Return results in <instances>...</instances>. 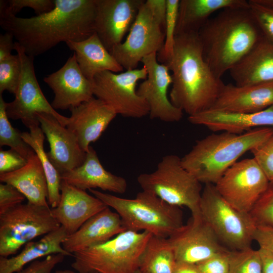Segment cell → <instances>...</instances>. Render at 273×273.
<instances>
[{"label":"cell","mask_w":273,"mask_h":273,"mask_svg":"<svg viewBox=\"0 0 273 273\" xmlns=\"http://www.w3.org/2000/svg\"><path fill=\"white\" fill-rule=\"evenodd\" d=\"M166 65L172 72L170 101L189 116L210 109L225 85L205 61L198 33L175 35Z\"/></svg>","instance_id":"obj_2"},{"label":"cell","mask_w":273,"mask_h":273,"mask_svg":"<svg viewBox=\"0 0 273 273\" xmlns=\"http://www.w3.org/2000/svg\"><path fill=\"white\" fill-rule=\"evenodd\" d=\"M147 77L145 66L140 69L126 70L119 73L111 71L100 72L92 82L94 95L123 117L140 118L149 114L146 101L136 92L140 80Z\"/></svg>","instance_id":"obj_10"},{"label":"cell","mask_w":273,"mask_h":273,"mask_svg":"<svg viewBox=\"0 0 273 273\" xmlns=\"http://www.w3.org/2000/svg\"><path fill=\"white\" fill-rule=\"evenodd\" d=\"M54 273H77L70 269H60L56 270Z\"/></svg>","instance_id":"obj_49"},{"label":"cell","mask_w":273,"mask_h":273,"mask_svg":"<svg viewBox=\"0 0 273 273\" xmlns=\"http://www.w3.org/2000/svg\"><path fill=\"white\" fill-rule=\"evenodd\" d=\"M125 231L119 214L108 206L88 219L75 232L68 235L62 247L73 255L105 243Z\"/></svg>","instance_id":"obj_21"},{"label":"cell","mask_w":273,"mask_h":273,"mask_svg":"<svg viewBox=\"0 0 273 273\" xmlns=\"http://www.w3.org/2000/svg\"><path fill=\"white\" fill-rule=\"evenodd\" d=\"M144 0H96L95 32L110 52L122 42Z\"/></svg>","instance_id":"obj_16"},{"label":"cell","mask_w":273,"mask_h":273,"mask_svg":"<svg viewBox=\"0 0 273 273\" xmlns=\"http://www.w3.org/2000/svg\"><path fill=\"white\" fill-rule=\"evenodd\" d=\"M13 35L6 32L0 35V62L10 57L12 50H14Z\"/></svg>","instance_id":"obj_45"},{"label":"cell","mask_w":273,"mask_h":273,"mask_svg":"<svg viewBox=\"0 0 273 273\" xmlns=\"http://www.w3.org/2000/svg\"><path fill=\"white\" fill-rule=\"evenodd\" d=\"M25 197L14 186L6 183L0 184V214L22 203Z\"/></svg>","instance_id":"obj_41"},{"label":"cell","mask_w":273,"mask_h":273,"mask_svg":"<svg viewBox=\"0 0 273 273\" xmlns=\"http://www.w3.org/2000/svg\"><path fill=\"white\" fill-rule=\"evenodd\" d=\"M245 0H180L175 35L198 33L215 12L230 8H249Z\"/></svg>","instance_id":"obj_29"},{"label":"cell","mask_w":273,"mask_h":273,"mask_svg":"<svg viewBox=\"0 0 273 273\" xmlns=\"http://www.w3.org/2000/svg\"><path fill=\"white\" fill-rule=\"evenodd\" d=\"M0 181L16 188L28 202L49 207L48 183L43 168L36 153L27 160L26 164L22 168L0 174Z\"/></svg>","instance_id":"obj_27"},{"label":"cell","mask_w":273,"mask_h":273,"mask_svg":"<svg viewBox=\"0 0 273 273\" xmlns=\"http://www.w3.org/2000/svg\"><path fill=\"white\" fill-rule=\"evenodd\" d=\"M60 226L50 207L20 204L0 214V256L15 255L27 243Z\"/></svg>","instance_id":"obj_9"},{"label":"cell","mask_w":273,"mask_h":273,"mask_svg":"<svg viewBox=\"0 0 273 273\" xmlns=\"http://www.w3.org/2000/svg\"><path fill=\"white\" fill-rule=\"evenodd\" d=\"M70 111L66 127L76 135L85 152L89 144L99 139L117 115L110 107L94 97Z\"/></svg>","instance_id":"obj_20"},{"label":"cell","mask_w":273,"mask_h":273,"mask_svg":"<svg viewBox=\"0 0 273 273\" xmlns=\"http://www.w3.org/2000/svg\"><path fill=\"white\" fill-rule=\"evenodd\" d=\"M251 152L269 181L273 183V134L263 144Z\"/></svg>","instance_id":"obj_39"},{"label":"cell","mask_w":273,"mask_h":273,"mask_svg":"<svg viewBox=\"0 0 273 273\" xmlns=\"http://www.w3.org/2000/svg\"><path fill=\"white\" fill-rule=\"evenodd\" d=\"M6 102L0 95V146H7L28 160L35 154L22 138V132L11 125L6 110Z\"/></svg>","instance_id":"obj_32"},{"label":"cell","mask_w":273,"mask_h":273,"mask_svg":"<svg viewBox=\"0 0 273 273\" xmlns=\"http://www.w3.org/2000/svg\"><path fill=\"white\" fill-rule=\"evenodd\" d=\"M21 63L19 55H12L0 62V95L8 91L15 95L20 79Z\"/></svg>","instance_id":"obj_35"},{"label":"cell","mask_w":273,"mask_h":273,"mask_svg":"<svg viewBox=\"0 0 273 273\" xmlns=\"http://www.w3.org/2000/svg\"><path fill=\"white\" fill-rule=\"evenodd\" d=\"M262 262L259 250L251 247L230 250L229 273H261Z\"/></svg>","instance_id":"obj_33"},{"label":"cell","mask_w":273,"mask_h":273,"mask_svg":"<svg viewBox=\"0 0 273 273\" xmlns=\"http://www.w3.org/2000/svg\"><path fill=\"white\" fill-rule=\"evenodd\" d=\"M29 132H22L23 140L34 151L38 157L46 177L48 187V202L52 208L59 204L61 197V175L50 160L44 151L45 135L39 125L28 128Z\"/></svg>","instance_id":"obj_30"},{"label":"cell","mask_w":273,"mask_h":273,"mask_svg":"<svg viewBox=\"0 0 273 273\" xmlns=\"http://www.w3.org/2000/svg\"><path fill=\"white\" fill-rule=\"evenodd\" d=\"M68 234L61 226L36 241H30L25 245L22 250L10 257H0V273H15L28 263L38 259L55 254L73 256L62 247Z\"/></svg>","instance_id":"obj_28"},{"label":"cell","mask_w":273,"mask_h":273,"mask_svg":"<svg viewBox=\"0 0 273 273\" xmlns=\"http://www.w3.org/2000/svg\"><path fill=\"white\" fill-rule=\"evenodd\" d=\"M250 10L263 36L273 42V9L249 1Z\"/></svg>","instance_id":"obj_38"},{"label":"cell","mask_w":273,"mask_h":273,"mask_svg":"<svg viewBox=\"0 0 273 273\" xmlns=\"http://www.w3.org/2000/svg\"><path fill=\"white\" fill-rule=\"evenodd\" d=\"M66 44L74 52L83 74L92 81L100 72L108 71L117 73L124 69L105 47L96 32L84 40L69 41Z\"/></svg>","instance_id":"obj_26"},{"label":"cell","mask_w":273,"mask_h":273,"mask_svg":"<svg viewBox=\"0 0 273 273\" xmlns=\"http://www.w3.org/2000/svg\"><path fill=\"white\" fill-rule=\"evenodd\" d=\"M137 181L142 191L170 205L185 206L192 214L200 212L201 183L184 167L176 155L164 156L154 171L140 174Z\"/></svg>","instance_id":"obj_7"},{"label":"cell","mask_w":273,"mask_h":273,"mask_svg":"<svg viewBox=\"0 0 273 273\" xmlns=\"http://www.w3.org/2000/svg\"><path fill=\"white\" fill-rule=\"evenodd\" d=\"M230 251L214 255L196 264L200 273H229Z\"/></svg>","instance_id":"obj_40"},{"label":"cell","mask_w":273,"mask_h":273,"mask_svg":"<svg viewBox=\"0 0 273 273\" xmlns=\"http://www.w3.org/2000/svg\"><path fill=\"white\" fill-rule=\"evenodd\" d=\"M55 7L54 0H1L0 8L16 15L24 8L32 9L36 15L52 11Z\"/></svg>","instance_id":"obj_37"},{"label":"cell","mask_w":273,"mask_h":273,"mask_svg":"<svg viewBox=\"0 0 273 273\" xmlns=\"http://www.w3.org/2000/svg\"><path fill=\"white\" fill-rule=\"evenodd\" d=\"M258 250L262 262L261 273H273V253L262 248Z\"/></svg>","instance_id":"obj_46"},{"label":"cell","mask_w":273,"mask_h":273,"mask_svg":"<svg viewBox=\"0 0 273 273\" xmlns=\"http://www.w3.org/2000/svg\"><path fill=\"white\" fill-rule=\"evenodd\" d=\"M254 241L259 244V248L265 249L273 253V228L257 226Z\"/></svg>","instance_id":"obj_44"},{"label":"cell","mask_w":273,"mask_h":273,"mask_svg":"<svg viewBox=\"0 0 273 273\" xmlns=\"http://www.w3.org/2000/svg\"><path fill=\"white\" fill-rule=\"evenodd\" d=\"M43 81L54 94L51 104L55 110H70L94 97L93 82L82 73L74 53L60 69L45 77Z\"/></svg>","instance_id":"obj_17"},{"label":"cell","mask_w":273,"mask_h":273,"mask_svg":"<svg viewBox=\"0 0 273 273\" xmlns=\"http://www.w3.org/2000/svg\"><path fill=\"white\" fill-rule=\"evenodd\" d=\"M65 256L55 254L47 256L42 260H36L15 273H52L55 267L64 260Z\"/></svg>","instance_id":"obj_42"},{"label":"cell","mask_w":273,"mask_h":273,"mask_svg":"<svg viewBox=\"0 0 273 273\" xmlns=\"http://www.w3.org/2000/svg\"><path fill=\"white\" fill-rule=\"evenodd\" d=\"M135 273H143V272H142L139 269H138Z\"/></svg>","instance_id":"obj_50"},{"label":"cell","mask_w":273,"mask_h":273,"mask_svg":"<svg viewBox=\"0 0 273 273\" xmlns=\"http://www.w3.org/2000/svg\"><path fill=\"white\" fill-rule=\"evenodd\" d=\"M176 263L168 239L152 235L141 255L139 269L143 273H173Z\"/></svg>","instance_id":"obj_31"},{"label":"cell","mask_w":273,"mask_h":273,"mask_svg":"<svg viewBox=\"0 0 273 273\" xmlns=\"http://www.w3.org/2000/svg\"><path fill=\"white\" fill-rule=\"evenodd\" d=\"M179 1L166 0L164 43L161 51L157 54V60L161 64L166 65L173 53Z\"/></svg>","instance_id":"obj_34"},{"label":"cell","mask_w":273,"mask_h":273,"mask_svg":"<svg viewBox=\"0 0 273 273\" xmlns=\"http://www.w3.org/2000/svg\"><path fill=\"white\" fill-rule=\"evenodd\" d=\"M14 50L21 60V74L14 100L6 103V110L9 118L20 120L29 128L40 125L36 116L37 113H46L53 115L66 127L68 117L61 115L52 107L40 89L34 71V57L27 55L16 41Z\"/></svg>","instance_id":"obj_11"},{"label":"cell","mask_w":273,"mask_h":273,"mask_svg":"<svg viewBox=\"0 0 273 273\" xmlns=\"http://www.w3.org/2000/svg\"><path fill=\"white\" fill-rule=\"evenodd\" d=\"M88 191L116 211L126 231L143 230L169 238L184 225L179 207L170 205L149 192L142 191L134 198L126 199L95 189Z\"/></svg>","instance_id":"obj_5"},{"label":"cell","mask_w":273,"mask_h":273,"mask_svg":"<svg viewBox=\"0 0 273 273\" xmlns=\"http://www.w3.org/2000/svg\"><path fill=\"white\" fill-rule=\"evenodd\" d=\"M249 214L256 226L273 228V183H269Z\"/></svg>","instance_id":"obj_36"},{"label":"cell","mask_w":273,"mask_h":273,"mask_svg":"<svg viewBox=\"0 0 273 273\" xmlns=\"http://www.w3.org/2000/svg\"><path fill=\"white\" fill-rule=\"evenodd\" d=\"M269 183L253 157L236 162L214 185L228 203L240 211L249 213Z\"/></svg>","instance_id":"obj_13"},{"label":"cell","mask_w":273,"mask_h":273,"mask_svg":"<svg viewBox=\"0 0 273 273\" xmlns=\"http://www.w3.org/2000/svg\"><path fill=\"white\" fill-rule=\"evenodd\" d=\"M198 34L205 61L220 79L263 36L250 7L221 10Z\"/></svg>","instance_id":"obj_3"},{"label":"cell","mask_w":273,"mask_h":273,"mask_svg":"<svg viewBox=\"0 0 273 273\" xmlns=\"http://www.w3.org/2000/svg\"><path fill=\"white\" fill-rule=\"evenodd\" d=\"M272 105L273 82L242 86L229 84L224 85L210 109L255 113Z\"/></svg>","instance_id":"obj_23"},{"label":"cell","mask_w":273,"mask_h":273,"mask_svg":"<svg viewBox=\"0 0 273 273\" xmlns=\"http://www.w3.org/2000/svg\"><path fill=\"white\" fill-rule=\"evenodd\" d=\"M165 25L155 15L146 1L124 41L110 51L118 63L126 70L136 69L146 56L157 54L162 49Z\"/></svg>","instance_id":"obj_12"},{"label":"cell","mask_w":273,"mask_h":273,"mask_svg":"<svg viewBox=\"0 0 273 273\" xmlns=\"http://www.w3.org/2000/svg\"><path fill=\"white\" fill-rule=\"evenodd\" d=\"M258 4L273 9V0H254Z\"/></svg>","instance_id":"obj_48"},{"label":"cell","mask_w":273,"mask_h":273,"mask_svg":"<svg viewBox=\"0 0 273 273\" xmlns=\"http://www.w3.org/2000/svg\"><path fill=\"white\" fill-rule=\"evenodd\" d=\"M141 62L147 69V77L139 85L136 92L147 103L150 118L166 122L180 120L183 111L171 103L167 95L172 82L167 66L158 61L156 53L145 57Z\"/></svg>","instance_id":"obj_15"},{"label":"cell","mask_w":273,"mask_h":273,"mask_svg":"<svg viewBox=\"0 0 273 273\" xmlns=\"http://www.w3.org/2000/svg\"><path fill=\"white\" fill-rule=\"evenodd\" d=\"M200 213L224 246L231 250L251 247L257 226L254 220L228 203L214 184H206L202 190Z\"/></svg>","instance_id":"obj_8"},{"label":"cell","mask_w":273,"mask_h":273,"mask_svg":"<svg viewBox=\"0 0 273 273\" xmlns=\"http://www.w3.org/2000/svg\"><path fill=\"white\" fill-rule=\"evenodd\" d=\"M229 72L237 86L273 82V42L263 36Z\"/></svg>","instance_id":"obj_25"},{"label":"cell","mask_w":273,"mask_h":273,"mask_svg":"<svg viewBox=\"0 0 273 273\" xmlns=\"http://www.w3.org/2000/svg\"><path fill=\"white\" fill-rule=\"evenodd\" d=\"M51 11L30 18L0 8V25L25 53L35 57L61 42L79 41L95 32L96 0H54Z\"/></svg>","instance_id":"obj_1"},{"label":"cell","mask_w":273,"mask_h":273,"mask_svg":"<svg viewBox=\"0 0 273 273\" xmlns=\"http://www.w3.org/2000/svg\"><path fill=\"white\" fill-rule=\"evenodd\" d=\"M168 239L176 262L197 264L229 250L220 243L200 212L192 214L187 223Z\"/></svg>","instance_id":"obj_14"},{"label":"cell","mask_w":273,"mask_h":273,"mask_svg":"<svg viewBox=\"0 0 273 273\" xmlns=\"http://www.w3.org/2000/svg\"><path fill=\"white\" fill-rule=\"evenodd\" d=\"M27 162V159L12 149L0 151V174L17 170Z\"/></svg>","instance_id":"obj_43"},{"label":"cell","mask_w":273,"mask_h":273,"mask_svg":"<svg viewBox=\"0 0 273 273\" xmlns=\"http://www.w3.org/2000/svg\"><path fill=\"white\" fill-rule=\"evenodd\" d=\"M60 191L59 203L56 207L51 208V211L68 235L75 232L88 219L108 207L96 197L63 180L61 181Z\"/></svg>","instance_id":"obj_19"},{"label":"cell","mask_w":273,"mask_h":273,"mask_svg":"<svg viewBox=\"0 0 273 273\" xmlns=\"http://www.w3.org/2000/svg\"><path fill=\"white\" fill-rule=\"evenodd\" d=\"M62 180L79 189L99 188L103 191L124 194L127 187L123 177L107 171L96 151L89 146L84 162L79 167L61 174Z\"/></svg>","instance_id":"obj_24"},{"label":"cell","mask_w":273,"mask_h":273,"mask_svg":"<svg viewBox=\"0 0 273 273\" xmlns=\"http://www.w3.org/2000/svg\"><path fill=\"white\" fill-rule=\"evenodd\" d=\"M173 273H200L196 265L176 262Z\"/></svg>","instance_id":"obj_47"},{"label":"cell","mask_w":273,"mask_h":273,"mask_svg":"<svg viewBox=\"0 0 273 273\" xmlns=\"http://www.w3.org/2000/svg\"><path fill=\"white\" fill-rule=\"evenodd\" d=\"M36 116L50 145L47 155L60 174L80 166L86 152L81 148L76 135L51 114L37 113Z\"/></svg>","instance_id":"obj_18"},{"label":"cell","mask_w":273,"mask_h":273,"mask_svg":"<svg viewBox=\"0 0 273 273\" xmlns=\"http://www.w3.org/2000/svg\"><path fill=\"white\" fill-rule=\"evenodd\" d=\"M148 231H125L109 241L73 254L77 273H135L151 237Z\"/></svg>","instance_id":"obj_6"},{"label":"cell","mask_w":273,"mask_h":273,"mask_svg":"<svg viewBox=\"0 0 273 273\" xmlns=\"http://www.w3.org/2000/svg\"><path fill=\"white\" fill-rule=\"evenodd\" d=\"M188 120L193 124L205 126L213 131L241 134L259 127L273 128V105L255 113L229 112L209 109L189 116Z\"/></svg>","instance_id":"obj_22"},{"label":"cell","mask_w":273,"mask_h":273,"mask_svg":"<svg viewBox=\"0 0 273 273\" xmlns=\"http://www.w3.org/2000/svg\"><path fill=\"white\" fill-rule=\"evenodd\" d=\"M272 134L270 127L256 128L241 134L212 133L197 141L181 158V163L201 183L215 185L242 155L259 147Z\"/></svg>","instance_id":"obj_4"}]
</instances>
